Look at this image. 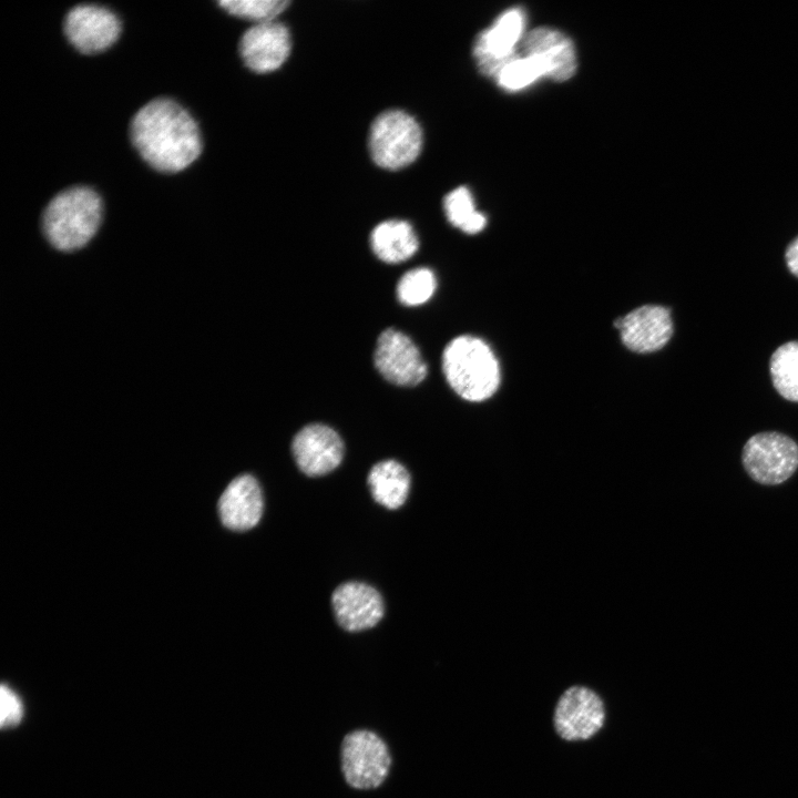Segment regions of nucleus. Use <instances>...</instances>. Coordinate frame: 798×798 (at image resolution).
Segmentation results:
<instances>
[{"mask_svg": "<svg viewBox=\"0 0 798 798\" xmlns=\"http://www.w3.org/2000/svg\"><path fill=\"white\" fill-rule=\"evenodd\" d=\"M525 55L540 66L543 76L555 81L569 80L576 70V57L572 41L562 32L538 28L523 40Z\"/></svg>", "mask_w": 798, "mask_h": 798, "instance_id": "obj_15", "label": "nucleus"}, {"mask_svg": "<svg viewBox=\"0 0 798 798\" xmlns=\"http://www.w3.org/2000/svg\"><path fill=\"white\" fill-rule=\"evenodd\" d=\"M368 146L374 162L387 170L412 163L422 146V130L413 116L401 110L379 114L369 131Z\"/></svg>", "mask_w": 798, "mask_h": 798, "instance_id": "obj_5", "label": "nucleus"}, {"mask_svg": "<svg viewBox=\"0 0 798 798\" xmlns=\"http://www.w3.org/2000/svg\"><path fill=\"white\" fill-rule=\"evenodd\" d=\"M785 258L788 269L792 275L798 277V237L795 238L787 247Z\"/></svg>", "mask_w": 798, "mask_h": 798, "instance_id": "obj_25", "label": "nucleus"}, {"mask_svg": "<svg viewBox=\"0 0 798 798\" xmlns=\"http://www.w3.org/2000/svg\"><path fill=\"white\" fill-rule=\"evenodd\" d=\"M291 40L288 28L278 21L255 23L239 40L245 65L258 73L278 69L288 58Z\"/></svg>", "mask_w": 798, "mask_h": 798, "instance_id": "obj_12", "label": "nucleus"}, {"mask_svg": "<svg viewBox=\"0 0 798 798\" xmlns=\"http://www.w3.org/2000/svg\"><path fill=\"white\" fill-rule=\"evenodd\" d=\"M524 21L523 11L512 8L478 37L473 54L483 74L495 76L507 62L518 55L514 47L522 37Z\"/></svg>", "mask_w": 798, "mask_h": 798, "instance_id": "obj_11", "label": "nucleus"}, {"mask_svg": "<svg viewBox=\"0 0 798 798\" xmlns=\"http://www.w3.org/2000/svg\"><path fill=\"white\" fill-rule=\"evenodd\" d=\"M367 482L375 501L390 510L400 508L410 490V474L396 460L376 463L369 471Z\"/></svg>", "mask_w": 798, "mask_h": 798, "instance_id": "obj_18", "label": "nucleus"}, {"mask_svg": "<svg viewBox=\"0 0 798 798\" xmlns=\"http://www.w3.org/2000/svg\"><path fill=\"white\" fill-rule=\"evenodd\" d=\"M443 207L449 222L468 234L482 231L487 224L485 216L474 209L467 187L460 186L450 192L444 197Z\"/></svg>", "mask_w": 798, "mask_h": 798, "instance_id": "obj_20", "label": "nucleus"}, {"mask_svg": "<svg viewBox=\"0 0 798 798\" xmlns=\"http://www.w3.org/2000/svg\"><path fill=\"white\" fill-rule=\"evenodd\" d=\"M374 362L389 382L415 387L427 376V364L412 339L400 330L387 328L376 342Z\"/></svg>", "mask_w": 798, "mask_h": 798, "instance_id": "obj_7", "label": "nucleus"}, {"mask_svg": "<svg viewBox=\"0 0 798 798\" xmlns=\"http://www.w3.org/2000/svg\"><path fill=\"white\" fill-rule=\"evenodd\" d=\"M291 451L303 473L320 477L340 464L345 447L342 439L332 428L324 423H310L296 433Z\"/></svg>", "mask_w": 798, "mask_h": 798, "instance_id": "obj_10", "label": "nucleus"}, {"mask_svg": "<svg viewBox=\"0 0 798 798\" xmlns=\"http://www.w3.org/2000/svg\"><path fill=\"white\" fill-rule=\"evenodd\" d=\"M623 344L646 354L663 348L673 335L671 310L659 305L641 306L615 321Z\"/></svg>", "mask_w": 798, "mask_h": 798, "instance_id": "obj_13", "label": "nucleus"}, {"mask_svg": "<svg viewBox=\"0 0 798 798\" xmlns=\"http://www.w3.org/2000/svg\"><path fill=\"white\" fill-rule=\"evenodd\" d=\"M0 723L3 728L19 724L23 717L20 697L6 684H2L0 689Z\"/></svg>", "mask_w": 798, "mask_h": 798, "instance_id": "obj_24", "label": "nucleus"}, {"mask_svg": "<svg viewBox=\"0 0 798 798\" xmlns=\"http://www.w3.org/2000/svg\"><path fill=\"white\" fill-rule=\"evenodd\" d=\"M741 461L754 481L764 485H778L787 481L798 468V444L784 433L760 432L745 443Z\"/></svg>", "mask_w": 798, "mask_h": 798, "instance_id": "obj_6", "label": "nucleus"}, {"mask_svg": "<svg viewBox=\"0 0 798 798\" xmlns=\"http://www.w3.org/2000/svg\"><path fill=\"white\" fill-rule=\"evenodd\" d=\"M769 368L778 393L798 402V341L779 346L771 355Z\"/></svg>", "mask_w": 798, "mask_h": 798, "instance_id": "obj_19", "label": "nucleus"}, {"mask_svg": "<svg viewBox=\"0 0 798 798\" xmlns=\"http://www.w3.org/2000/svg\"><path fill=\"white\" fill-rule=\"evenodd\" d=\"M218 4L228 13L256 21H272L289 4L288 0H223Z\"/></svg>", "mask_w": 798, "mask_h": 798, "instance_id": "obj_22", "label": "nucleus"}, {"mask_svg": "<svg viewBox=\"0 0 798 798\" xmlns=\"http://www.w3.org/2000/svg\"><path fill=\"white\" fill-rule=\"evenodd\" d=\"M540 76H543V73L536 62L528 55L518 54L507 62L494 78L502 88L514 91L530 85Z\"/></svg>", "mask_w": 798, "mask_h": 798, "instance_id": "obj_23", "label": "nucleus"}, {"mask_svg": "<svg viewBox=\"0 0 798 798\" xmlns=\"http://www.w3.org/2000/svg\"><path fill=\"white\" fill-rule=\"evenodd\" d=\"M436 288L433 272L427 267H418L401 276L397 284V297L406 306H419L432 297Z\"/></svg>", "mask_w": 798, "mask_h": 798, "instance_id": "obj_21", "label": "nucleus"}, {"mask_svg": "<svg viewBox=\"0 0 798 798\" xmlns=\"http://www.w3.org/2000/svg\"><path fill=\"white\" fill-rule=\"evenodd\" d=\"M391 763L387 743L371 729H352L340 741V774L352 789L379 788L389 776Z\"/></svg>", "mask_w": 798, "mask_h": 798, "instance_id": "obj_4", "label": "nucleus"}, {"mask_svg": "<svg viewBox=\"0 0 798 798\" xmlns=\"http://www.w3.org/2000/svg\"><path fill=\"white\" fill-rule=\"evenodd\" d=\"M370 244L374 254L387 264H398L409 259L419 247L412 226L399 219L378 224L371 232Z\"/></svg>", "mask_w": 798, "mask_h": 798, "instance_id": "obj_17", "label": "nucleus"}, {"mask_svg": "<svg viewBox=\"0 0 798 798\" xmlns=\"http://www.w3.org/2000/svg\"><path fill=\"white\" fill-rule=\"evenodd\" d=\"M63 30L69 42L81 53H98L119 38L121 23L109 9L98 4H79L66 13Z\"/></svg>", "mask_w": 798, "mask_h": 798, "instance_id": "obj_9", "label": "nucleus"}, {"mask_svg": "<svg viewBox=\"0 0 798 798\" xmlns=\"http://www.w3.org/2000/svg\"><path fill=\"white\" fill-rule=\"evenodd\" d=\"M442 370L452 390L468 401L489 399L501 380L494 352L484 340L471 335L458 336L446 346Z\"/></svg>", "mask_w": 798, "mask_h": 798, "instance_id": "obj_2", "label": "nucleus"}, {"mask_svg": "<svg viewBox=\"0 0 798 798\" xmlns=\"http://www.w3.org/2000/svg\"><path fill=\"white\" fill-rule=\"evenodd\" d=\"M264 509L263 492L250 474L235 478L218 501L222 523L234 531H246L260 520Z\"/></svg>", "mask_w": 798, "mask_h": 798, "instance_id": "obj_16", "label": "nucleus"}, {"mask_svg": "<svg viewBox=\"0 0 798 798\" xmlns=\"http://www.w3.org/2000/svg\"><path fill=\"white\" fill-rule=\"evenodd\" d=\"M338 624L348 632L374 627L383 616V601L372 586L357 581L340 584L331 595Z\"/></svg>", "mask_w": 798, "mask_h": 798, "instance_id": "obj_14", "label": "nucleus"}, {"mask_svg": "<svg viewBox=\"0 0 798 798\" xmlns=\"http://www.w3.org/2000/svg\"><path fill=\"white\" fill-rule=\"evenodd\" d=\"M101 214V198L94 190L88 186L69 187L48 203L42 216V229L57 249L75 250L93 237Z\"/></svg>", "mask_w": 798, "mask_h": 798, "instance_id": "obj_3", "label": "nucleus"}, {"mask_svg": "<svg viewBox=\"0 0 798 798\" xmlns=\"http://www.w3.org/2000/svg\"><path fill=\"white\" fill-rule=\"evenodd\" d=\"M603 700L585 686H572L559 698L553 723L559 736L567 741L593 737L604 724Z\"/></svg>", "mask_w": 798, "mask_h": 798, "instance_id": "obj_8", "label": "nucleus"}, {"mask_svg": "<svg viewBox=\"0 0 798 798\" xmlns=\"http://www.w3.org/2000/svg\"><path fill=\"white\" fill-rule=\"evenodd\" d=\"M131 141L142 158L163 173L186 168L202 152L198 126L177 102L157 98L133 116Z\"/></svg>", "mask_w": 798, "mask_h": 798, "instance_id": "obj_1", "label": "nucleus"}]
</instances>
